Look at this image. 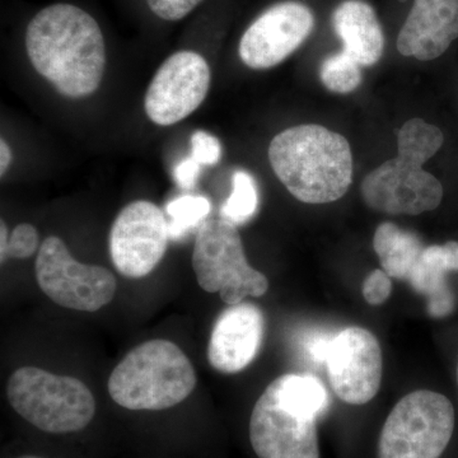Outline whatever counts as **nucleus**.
<instances>
[{"label":"nucleus","mask_w":458,"mask_h":458,"mask_svg":"<svg viewBox=\"0 0 458 458\" xmlns=\"http://www.w3.org/2000/svg\"><path fill=\"white\" fill-rule=\"evenodd\" d=\"M26 50L36 72L65 98L92 95L104 78V35L95 18L75 5L38 12L27 27Z\"/></svg>","instance_id":"obj_1"},{"label":"nucleus","mask_w":458,"mask_h":458,"mask_svg":"<svg viewBox=\"0 0 458 458\" xmlns=\"http://www.w3.org/2000/svg\"><path fill=\"white\" fill-rule=\"evenodd\" d=\"M269 161L280 182L302 203H333L352 185L349 141L339 132L316 123L279 132L271 140Z\"/></svg>","instance_id":"obj_2"},{"label":"nucleus","mask_w":458,"mask_h":458,"mask_svg":"<svg viewBox=\"0 0 458 458\" xmlns=\"http://www.w3.org/2000/svg\"><path fill=\"white\" fill-rule=\"evenodd\" d=\"M397 156L367 174L360 186L361 198L370 209L391 216H419L437 209L443 186L423 170L445 143L441 129L421 119L403 123L399 132Z\"/></svg>","instance_id":"obj_3"},{"label":"nucleus","mask_w":458,"mask_h":458,"mask_svg":"<svg viewBox=\"0 0 458 458\" xmlns=\"http://www.w3.org/2000/svg\"><path fill=\"white\" fill-rule=\"evenodd\" d=\"M197 386L191 361L176 344L149 340L126 354L108 378L111 399L129 410H165L188 399Z\"/></svg>","instance_id":"obj_4"},{"label":"nucleus","mask_w":458,"mask_h":458,"mask_svg":"<svg viewBox=\"0 0 458 458\" xmlns=\"http://www.w3.org/2000/svg\"><path fill=\"white\" fill-rule=\"evenodd\" d=\"M9 403L42 432L66 434L87 428L96 414L93 394L81 379L22 367L9 378Z\"/></svg>","instance_id":"obj_5"},{"label":"nucleus","mask_w":458,"mask_h":458,"mask_svg":"<svg viewBox=\"0 0 458 458\" xmlns=\"http://www.w3.org/2000/svg\"><path fill=\"white\" fill-rule=\"evenodd\" d=\"M192 267L199 285L208 293H219L233 306L246 297H261L269 280L247 262L237 225L225 219H209L198 229Z\"/></svg>","instance_id":"obj_6"},{"label":"nucleus","mask_w":458,"mask_h":458,"mask_svg":"<svg viewBox=\"0 0 458 458\" xmlns=\"http://www.w3.org/2000/svg\"><path fill=\"white\" fill-rule=\"evenodd\" d=\"M454 430V409L433 391L406 394L388 415L378 443L379 458H439Z\"/></svg>","instance_id":"obj_7"},{"label":"nucleus","mask_w":458,"mask_h":458,"mask_svg":"<svg viewBox=\"0 0 458 458\" xmlns=\"http://www.w3.org/2000/svg\"><path fill=\"white\" fill-rule=\"evenodd\" d=\"M316 415L278 377L256 401L250 441L259 458H319Z\"/></svg>","instance_id":"obj_8"},{"label":"nucleus","mask_w":458,"mask_h":458,"mask_svg":"<svg viewBox=\"0 0 458 458\" xmlns=\"http://www.w3.org/2000/svg\"><path fill=\"white\" fill-rule=\"evenodd\" d=\"M36 279L54 303L82 312H98L116 294L110 270L75 260L59 237L42 242L36 259Z\"/></svg>","instance_id":"obj_9"},{"label":"nucleus","mask_w":458,"mask_h":458,"mask_svg":"<svg viewBox=\"0 0 458 458\" xmlns=\"http://www.w3.org/2000/svg\"><path fill=\"white\" fill-rule=\"evenodd\" d=\"M168 221L147 200L126 205L114 219L108 246L114 267L126 278L149 276L167 251Z\"/></svg>","instance_id":"obj_10"},{"label":"nucleus","mask_w":458,"mask_h":458,"mask_svg":"<svg viewBox=\"0 0 458 458\" xmlns=\"http://www.w3.org/2000/svg\"><path fill=\"white\" fill-rule=\"evenodd\" d=\"M209 64L200 54L179 51L159 66L148 87L147 116L161 126L174 125L198 110L210 89Z\"/></svg>","instance_id":"obj_11"},{"label":"nucleus","mask_w":458,"mask_h":458,"mask_svg":"<svg viewBox=\"0 0 458 458\" xmlns=\"http://www.w3.org/2000/svg\"><path fill=\"white\" fill-rule=\"evenodd\" d=\"M334 393L344 403L364 405L375 399L382 382V351L366 328L346 327L331 339L325 360Z\"/></svg>","instance_id":"obj_12"},{"label":"nucleus","mask_w":458,"mask_h":458,"mask_svg":"<svg viewBox=\"0 0 458 458\" xmlns=\"http://www.w3.org/2000/svg\"><path fill=\"white\" fill-rule=\"evenodd\" d=\"M315 16L300 2H282L256 18L243 33L238 54L249 68L269 69L284 62L311 35Z\"/></svg>","instance_id":"obj_13"},{"label":"nucleus","mask_w":458,"mask_h":458,"mask_svg":"<svg viewBox=\"0 0 458 458\" xmlns=\"http://www.w3.org/2000/svg\"><path fill=\"white\" fill-rule=\"evenodd\" d=\"M264 330V316L256 304L229 306L216 318L208 344L210 366L227 375L247 369L260 352Z\"/></svg>","instance_id":"obj_14"},{"label":"nucleus","mask_w":458,"mask_h":458,"mask_svg":"<svg viewBox=\"0 0 458 458\" xmlns=\"http://www.w3.org/2000/svg\"><path fill=\"white\" fill-rule=\"evenodd\" d=\"M457 38L458 0H414L397 38V50L428 62L445 54Z\"/></svg>","instance_id":"obj_15"},{"label":"nucleus","mask_w":458,"mask_h":458,"mask_svg":"<svg viewBox=\"0 0 458 458\" xmlns=\"http://www.w3.org/2000/svg\"><path fill=\"white\" fill-rule=\"evenodd\" d=\"M334 31L344 50L361 66H372L384 55L385 36L375 9L361 0H345L334 11Z\"/></svg>","instance_id":"obj_16"},{"label":"nucleus","mask_w":458,"mask_h":458,"mask_svg":"<svg viewBox=\"0 0 458 458\" xmlns=\"http://www.w3.org/2000/svg\"><path fill=\"white\" fill-rule=\"evenodd\" d=\"M448 271H458L457 241L426 247L410 274V285L427 298L432 318H445L454 310V297L445 283Z\"/></svg>","instance_id":"obj_17"},{"label":"nucleus","mask_w":458,"mask_h":458,"mask_svg":"<svg viewBox=\"0 0 458 458\" xmlns=\"http://www.w3.org/2000/svg\"><path fill=\"white\" fill-rule=\"evenodd\" d=\"M373 249L381 262L382 270L388 276L408 282L426 247L414 232L386 222L376 229Z\"/></svg>","instance_id":"obj_18"},{"label":"nucleus","mask_w":458,"mask_h":458,"mask_svg":"<svg viewBox=\"0 0 458 458\" xmlns=\"http://www.w3.org/2000/svg\"><path fill=\"white\" fill-rule=\"evenodd\" d=\"M212 210L209 199L199 195H182L174 199L165 207L170 240H182L192 229L200 227Z\"/></svg>","instance_id":"obj_19"},{"label":"nucleus","mask_w":458,"mask_h":458,"mask_svg":"<svg viewBox=\"0 0 458 458\" xmlns=\"http://www.w3.org/2000/svg\"><path fill=\"white\" fill-rule=\"evenodd\" d=\"M259 192L254 177L246 171L234 172L232 192L221 208V218L242 225L258 212Z\"/></svg>","instance_id":"obj_20"},{"label":"nucleus","mask_w":458,"mask_h":458,"mask_svg":"<svg viewBox=\"0 0 458 458\" xmlns=\"http://www.w3.org/2000/svg\"><path fill=\"white\" fill-rule=\"evenodd\" d=\"M319 78L330 92L346 95L360 86L363 74L360 63L342 51L324 60L319 68Z\"/></svg>","instance_id":"obj_21"},{"label":"nucleus","mask_w":458,"mask_h":458,"mask_svg":"<svg viewBox=\"0 0 458 458\" xmlns=\"http://www.w3.org/2000/svg\"><path fill=\"white\" fill-rule=\"evenodd\" d=\"M38 249V229L29 223L18 225L12 232L9 237L7 251H5V259H29Z\"/></svg>","instance_id":"obj_22"},{"label":"nucleus","mask_w":458,"mask_h":458,"mask_svg":"<svg viewBox=\"0 0 458 458\" xmlns=\"http://www.w3.org/2000/svg\"><path fill=\"white\" fill-rule=\"evenodd\" d=\"M191 157L201 165L218 164L222 158L221 141L209 132L195 131L191 135Z\"/></svg>","instance_id":"obj_23"},{"label":"nucleus","mask_w":458,"mask_h":458,"mask_svg":"<svg viewBox=\"0 0 458 458\" xmlns=\"http://www.w3.org/2000/svg\"><path fill=\"white\" fill-rule=\"evenodd\" d=\"M364 300L370 306H381L393 293V282L384 270L372 271L361 286Z\"/></svg>","instance_id":"obj_24"},{"label":"nucleus","mask_w":458,"mask_h":458,"mask_svg":"<svg viewBox=\"0 0 458 458\" xmlns=\"http://www.w3.org/2000/svg\"><path fill=\"white\" fill-rule=\"evenodd\" d=\"M203 0H147L150 11L165 21H180L191 13Z\"/></svg>","instance_id":"obj_25"},{"label":"nucleus","mask_w":458,"mask_h":458,"mask_svg":"<svg viewBox=\"0 0 458 458\" xmlns=\"http://www.w3.org/2000/svg\"><path fill=\"white\" fill-rule=\"evenodd\" d=\"M201 165H199L192 157L181 161L174 168V176L177 185L183 190H191L197 183L200 174Z\"/></svg>","instance_id":"obj_26"},{"label":"nucleus","mask_w":458,"mask_h":458,"mask_svg":"<svg viewBox=\"0 0 458 458\" xmlns=\"http://www.w3.org/2000/svg\"><path fill=\"white\" fill-rule=\"evenodd\" d=\"M331 339L333 336L318 335L312 337L306 344L307 351L316 363H325L327 360V355L328 352V346H330Z\"/></svg>","instance_id":"obj_27"},{"label":"nucleus","mask_w":458,"mask_h":458,"mask_svg":"<svg viewBox=\"0 0 458 458\" xmlns=\"http://www.w3.org/2000/svg\"><path fill=\"white\" fill-rule=\"evenodd\" d=\"M12 162V150L7 141L0 140V174L4 176Z\"/></svg>","instance_id":"obj_28"},{"label":"nucleus","mask_w":458,"mask_h":458,"mask_svg":"<svg viewBox=\"0 0 458 458\" xmlns=\"http://www.w3.org/2000/svg\"><path fill=\"white\" fill-rule=\"evenodd\" d=\"M0 238H2V242H0V258H2V262H4L9 241L7 225H5L4 221H2V225H0Z\"/></svg>","instance_id":"obj_29"},{"label":"nucleus","mask_w":458,"mask_h":458,"mask_svg":"<svg viewBox=\"0 0 458 458\" xmlns=\"http://www.w3.org/2000/svg\"><path fill=\"white\" fill-rule=\"evenodd\" d=\"M17 458H42L38 456H22V457H17Z\"/></svg>","instance_id":"obj_30"},{"label":"nucleus","mask_w":458,"mask_h":458,"mask_svg":"<svg viewBox=\"0 0 458 458\" xmlns=\"http://www.w3.org/2000/svg\"><path fill=\"white\" fill-rule=\"evenodd\" d=\"M457 377H458V369H457Z\"/></svg>","instance_id":"obj_31"}]
</instances>
